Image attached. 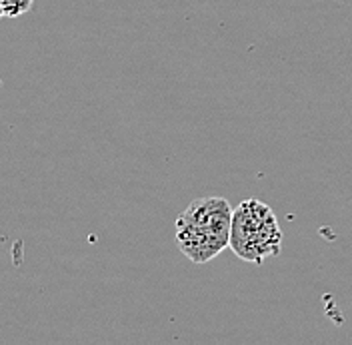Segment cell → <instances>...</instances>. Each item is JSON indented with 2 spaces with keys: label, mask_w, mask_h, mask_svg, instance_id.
Here are the masks:
<instances>
[{
  "label": "cell",
  "mask_w": 352,
  "mask_h": 345,
  "mask_svg": "<svg viewBox=\"0 0 352 345\" xmlns=\"http://www.w3.org/2000/svg\"><path fill=\"white\" fill-rule=\"evenodd\" d=\"M34 0H0V8L4 19H16L26 14L32 8Z\"/></svg>",
  "instance_id": "cell-3"
},
{
  "label": "cell",
  "mask_w": 352,
  "mask_h": 345,
  "mask_svg": "<svg viewBox=\"0 0 352 345\" xmlns=\"http://www.w3.org/2000/svg\"><path fill=\"white\" fill-rule=\"evenodd\" d=\"M230 250L244 261L261 265L276 258L283 246V230L274 212L261 200H246L232 210Z\"/></svg>",
  "instance_id": "cell-2"
},
{
  "label": "cell",
  "mask_w": 352,
  "mask_h": 345,
  "mask_svg": "<svg viewBox=\"0 0 352 345\" xmlns=\"http://www.w3.org/2000/svg\"><path fill=\"white\" fill-rule=\"evenodd\" d=\"M230 224L232 208L224 198H198L176 217V243L192 263H208L228 246Z\"/></svg>",
  "instance_id": "cell-1"
},
{
  "label": "cell",
  "mask_w": 352,
  "mask_h": 345,
  "mask_svg": "<svg viewBox=\"0 0 352 345\" xmlns=\"http://www.w3.org/2000/svg\"><path fill=\"white\" fill-rule=\"evenodd\" d=\"M2 19H4V14H2V8H0V21H2Z\"/></svg>",
  "instance_id": "cell-4"
}]
</instances>
